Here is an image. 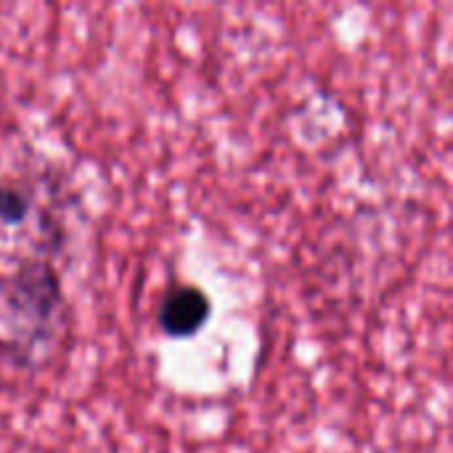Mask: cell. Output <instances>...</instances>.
Masks as SVG:
<instances>
[{"label": "cell", "instance_id": "1", "mask_svg": "<svg viewBox=\"0 0 453 453\" xmlns=\"http://www.w3.org/2000/svg\"><path fill=\"white\" fill-rule=\"evenodd\" d=\"M207 316H210V300L194 287L170 292L159 311L162 329L173 337H191L194 332H199Z\"/></svg>", "mask_w": 453, "mask_h": 453}, {"label": "cell", "instance_id": "2", "mask_svg": "<svg viewBox=\"0 0 453 453\" xmlns=\"http://www.w3.org/2000/svg\"><path fill=\"white\" fill-rule=\"evenodd\" d=\"M27 196L16 188H0V220L5 223H16L24 218L27 212Z\"/></svg>", "mask_w": 453, "mask_h": 453}]
</instances>
